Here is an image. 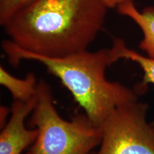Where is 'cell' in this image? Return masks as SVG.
<instances>
[{"label": "cell", "mask_w": 154, "mask_h": 154, "mask_svg": "<svg viewBox=\"0 0 154 154\" xmlns=\"http://www.w3.org/2000/svg\"><path fill=\"white\" fill-rule=\"evenodd\" d=\"M108 9L103 0H34L2 26L23 50L61 57L88 49Z\"/></svg>", "instance_id": "1"}, {"label": "cell", "mask_w": 154, "mask_h": 154, "mask_svg": "<svg viewBox=\"0 0 154 154\" xmlns=\"http://www.w3.org/2000/svg\"><path fill=\"white\" fill-rule=\"evenodd\" d=\"M2 47L11 66H18L22 60L43 64L49 74L60 80L84 113L98 126L116 108L138 100L134 90L107 79L106 69L116 62L111 48L49 57L28 52L9 39L3 41Z\"/></svg>", "instance_id": "2"}, {"label": "cell", "mask_w": 154, "mask_h": 154, "mask_svg": "<svg viewBox=\"0 0 154 154\" xmlns=\"http://www.w3.org/2000/svg\"><path fill=\"white\" fill-rule=\"evenodd\" d=\"M36 102L29 120L38 134L25 154H89L101 140V127L85 113L66 121L54 105L51 88L44 80L38 82Z\"/></svg>", "instance_id": "3"}, {"label": "cell", "mask_w": 154, "mask_h": 154, "mask_svg": "<svg viewBox=\"0 0 154 154\" xmlns=\"http://www.w3.org/2000/svg\"><path fill=\"white\" fill-rule=\"evenodd\" d=\"M149 105L138 100L119 106L101 126L95 154H154V126L147 120Z\"/></svg>", "instance_id": "4"}, {"label": "cell", "mask_w": 154, "mask_h": 154, "mask_svg": "<svg viewBox=\"0 0 154 154\" xmlns=\"http://www.w3.org/2000/svg\"><path fill=\"white\" fill-rule=\"evenodd\" d=\"M36 102V96L27 101L14 100L10 117L0 134V154H25V150L36 141L37 128L29 129L25 126L26 118L32 114Z\"/></svg>", "instance_id": "5"}, {"label": "cell", "mask_w": 154, "mask_h": 154, "mask_svg": "<svg viewBox=\"0 0 154 154\" xmlns=\"http://www.w3.org/2000/svg\"><path fill=\"white\" fill-rule=\"evenodd\" d=\"M119 14L126 16L138 25L143 37L139 44L140 49L146 56L154 59V8L146 7L143 11L138 10L134 2H127L116 8Z\"/></svg>", "instance_id": "6"}, {"label": "cell", "mask_w": 154, "mask_h": 154, "mask_svg": "<svg viewBox=\"0 0 154 154\" xmlns=\"http://www.w3.org/2000/svg\"><path fill=\"white\" fill-rule=\"evenodd\" d=\"M111 50L116 62L121 59H127L136 63L141 68L143 76L139 88H143L148 84L154 86V59L128 48L124 40L119 38L113 39ZM151 124L154 126V121Z\"/></svg>", "instance_id": "7"}, {"label": "cell", "mask_w": 154, "mask_h": 154, "mask_svg": "<svg viewBox=\"0 0 154 154\" xmlns=\"http://www.w3.org/2000/svg\"><path fill=\"white\" fill-rule=\"evenodd\" d=\"M38 82L33 73H29L24 79H19L0 66V84L10 92L14 100L27 101L35 97Z\"/></svg>", "instance_id": "8"}, {"label": "cell", "mask_w": 154, "mask_h": 154, "mask_svg": "<svg viewBox=\"0 0 154 154\" xmlns=\"http://www.w3.org/2000/svg\"><path fill=\"white\" fill-rule=\"evenodd\" d=\"M34 0H0V25Z\"/></svg>", "instance_id": "9"}, {"label": "cell", "mask_w": 154, "mask_h": 154, "mask_svg": "<svg viewBox=\"0 0 154 154\" xmlns=\"http://www.w3.org/2000/svg\"><path fill=\"white\" fill-rule=\"evenodd\" d=\"M106 7L109 9L117 8L119 6L124 5L127 2H134V0H103Z\"/></svg>", "instance_id": "10"}, {"label": "cell", "mask_w": 154, "mask_h": 154, "mask_svg": "<svg viewBox=\"0 0 154 154\" xmlns=\"http://www.w3.org/2000/svg\"><path fill=\"white\" fill-rule=\"evenodd\" d=\"M11 111V109H7L5 106H1V109H0V112H1V128L5 126L6 123H7V116L9 115V112Z\"/></svg>", "instance_id": "11"}]
</instances>
